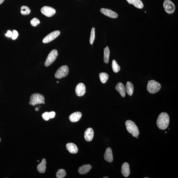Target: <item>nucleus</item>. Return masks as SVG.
<instances>
[{
    "label": "nucleus",
    "instance_id": "40",
    "mask_svg": "<svg viewBox=\"0 0 178 178\" xmlns=\"http://www.w3.org/2000/svg\"><path fill=\"white\" fill-rule=\"evenodd\" d=\"M37 162H39V160H38V161H37Z\"/></svg>",
    "mask_w": 178,
    "mask_h": 178
},
{
    "label": "nucleus",
    "instance_id": "22",
    "mask_svg": "<svg viewBox=\"0 0 178 178\" xmlns=\"http://www.w3.org/2000/svg\"><path fill=\"white\" fill-rule=\"evenodd\" d=\"M99 77L101 82L103 84H105L108 79L109 75L106 73H101L99 74Z\"/></svg>",
    "mask_w": 178,
    "mask_h": 178
},
{
    "label": "nucleus",
    "instance_id": "26",
    "mask_svg": "<svg viewBox=\"0 0 178 178\" xmlns=\"http://www.w3.org/2000/svg\"><path fill=\"white\" fill-rule=\"evenodd\" d=\"M66 173L64 169H59L56 173V177L58 178H63L66 176Z\"/></svg>",
    "mask_w": 178,
    "mask_h": 178
},
{
    "label": "nucleus",
    "instance_id": "25",
    "mask_svg": "<svg viewBox=\"0 0 178 178\" xmlns=\"http://www.w3.org/2000/svg\"><path fill=\"white\" fill-rule=\"evenodd\" d=\"M112 67L114 72L115 73H118L120 70V67L115 60H113L112 61Z\"/></svg>",
    "mask_w": 178,
    "mask_h": 178
},
{
    "label": "nucleus",
    "instance_id": "20",
    "mask_svg": "<svg viewBox=\"0 0 178 178\" xmlns=\"http://www.w3.org/2000/svg\"><path fill=\"white\" fill-rule=\"evenodd\" d=\"M126 92L128 94L132 96L133 94L134 88L133 84L130 82L128 81L127 82L126 86Z\"/></svg>",
    "mask_w": 178,
    "mask_h": 178
},
{
    "label": "nucleus",
    "instance_id": "38",
    "mask_svg": "<svg viewBox=\"0 0 178 178\" xmlns=\"http://www.w3.org/2000/svg\"><path fill=\"white\" fill-rule=\"evenodd\" d=\"M137 137V139H138V138H139V137Z\"/></svg>",
    "mask_w": 178,
    "mask_h": 178
},
{
    "label": "nucleus",
    "instance_id": "17",
    "mask_svg": "<svg viewBox=\"0 0 178 178\" xmlns=\"http://www.w3.org/2000/svg\"><path fill=\"white\" fill-rule=\"evenodd\" d=\"M92 168V166L90 164L84 165L80 167L78 169V171L80 174H86L88 173Z\"/></svg>",
    "mask_w": 178,
    "mask_h": 178
},
{
    "label": "nucleus",
    "instance_id": "24",
    "mask_svg": "<svg viewBox=\"0 0 178 178\" xmlns=\"http://www.w3.org/2000/svg\"><path fill=\"white\" fill-rule=\"evenodd\" d=\"M21 14L23 15H28L31 12L30 9L27 6H23L21 8Z\"/></svg>",
    "mask_w": 178,
    "mask_h": 178
},
{
    "label": "nucleus",
    "instance_id": "8",
    "mask_svg": "<svg viewBox=\"0 0 178 178\" xmlns=\"http://www.w3.org/2000/svg\"><path fill=\"white\" fill-rule=\"evenodd\" d=\"M60 31H56L52 32L44 38L43 40V42L44 43H49L56 39L60 34Z\"/></svg>",
    "mask_w": 178,
    "mask_h": 178
},
{
    "label": "nucleus",
    "instance_id": "2",
    "mask_svg": "<svg viewBox=\"0 0 178 178\" xmlns=\"http://www.w3.org/2000/svg\"><path fill=\"white\" fill-rule=\"evenodd\" d=\"M126 125L127 130L133 137L139 136V129L134 122L131 120H128L126 122Z\"/></svg>",
    "mask_w": 178,
    "mask_h": 178
},
{
    "label": "nucleus",
    "instance_id": "36",
    "mask_svg": "<svg viewBox=\"0 0 178 178\" xmlns=\"http://www.w3.org/2000/svg\"><path fill=\"white\" fill-rule=\"evenodd\" d=\"M103 178H109V177H103Z\"/></svg>",
    "mask_w": 178,
    "mask_h": 178
},
{
    "label": "nucleus",
    "instance_id": "14",
    "mask_svg": "<svg viewBox=\"0 0 178 178\" xmlns=\"http://www.w3.org/2000/svg\"><path fill=\"white\" fill-rule=\"evenodd\" d=\"M121 172L122 175L125 177H128L130 174V167L128 163L125 162L122 164Z\"/></svg>",
    "mask_w": 178,
    "mask_h": 178
},
{
    "label": "nucleus",
    "instance_id": "16",
    "mask_svg": "<svg viewBox=\"0 0 178 178\" xmlns=\"http://www.w3.org/2000/svg\"><path fill=\"white\" fill-rule=\"evenodd\" d=\"M82 114L80 112H75L72 114L69 117V120L72 122H75L78 121L81 118Z\"/></svg>",
    "mask_w": 178,
    "mask_h": 178
},
{
    "label": "nucleus",
    "instance_id": "35",
    "mask_svg": "<svg viewBox=\"0 0 178 178\" xmlns=\"http://www.w3.org/2000/svg\"><path fill=\"white\" fill-rule=\"evenodd\" d=\"M35 110L36 111H39V108L38 107L36 108H35Z\"/></svg>",
    "mask_w": 178,
    "mask_h": 178
},
{
    "label": "nucleus",
    "instance_id": "33",
    "mask_svg": "<svg viewBox=\"0 0 178 178\" xmlns=\"http://www.w3.org/2000/svg\"><path fill=\"white\" fill-rule=\"evenodd\" d=\"M127 1H128V3L130 4H132V3L133 0H126Z\"/></svg>",
    "mask_w": 178,
    "mask_h": 178
},
{
    "label": "nucleus",
    "instance_id": "4",
    "mask_svg": "<svg viewBox=\"0 0 178 178\" xmlns=\"http://www.w3.org/2000/svg\"><path fill=\"white\" fill-rule=\"evenodd\" d=\"M161 85L159 83L155 80H151L148 81L147 85V90L151 94H154L159 91L161 88Z\"/></svg>",
    "mask_w": 178,
    "mask_h": 178
},
{
    "label": "nucleus",
    "instance_id": "28",
    "mask_svg": "<svg viewBox=\"0 0 178 178\" xmlns=\"http://www.w3.org/2000/svg\"><path fill=\"white\" fill-rule=\"evenodd\" d=\"M40 21L37 18H34L31 21V24L33 27L37 26L39 24Z\"/></svg>",
    "mask_w": 178,
    "mask_h": 178
},
{
    "label": "nucleus",
    "instance_id": "1",
    "mask_svg": "<svg viewBox=\"0 0 178 178\" xmlns=\"http://www.w3.org/2000/svg\"><path fill=\"white\" fill-rule=\"evenodd\" d=\"M169 123V118L168 114L163 112L159 116L157 120V125L161 130H165L168 128Z\"/></svg>",
    "mask_w": 178,
    "mask_h": 178
},
{
    "label": "nucleus",
    "instance_id": "21",
    "mask_svg": "<svg viewBox=\"0 0 178 178\" xmlns=\"http://www.w3.org/2000/svg\"><path fill=\"white\" fill-rule=\"evenodd\" d=\"M110 51L108 46L106 47L104 49V62L106 63H108L109 60Z\"/></svg>",
    "mask_w": 178,
    "mask_h": 178
},
{
    "label": "nucleus",
    "instance_id": "34",
    "mask_svg": "<svg viewBox=\"0 0 178 178\" xmlns=\"http://www.w3.org/2000/svg\"><path fill=\"white\" fill-rule=\"evenodd\" d=\"M5 0H0V5L3 3Z\"/></svg>",
    "mask_w": 178,
    "mask_h": 178
},
{
    "label": "nucleus",
    "instance_id": "3",
    "mask_svg": "<svg viewBox=\"0 0 178 178\" xmlns=\"http://www.w3.org/2000/svg\"><path fill=\"white\" fill-rule=\"evenodd\" d=\"M30 101L29 103L30 105L33 106L38 104H44V97L43 95L35 93L32 94L31 97Z\"/></svg>",
    "mask_w": 178,
    "mask_h": 178
},
{
    "label": "nucleus",
    "instance_id": "37",
    "mask_svg": "<svg viewBox=\"0 0 178 178\" xmlns=\"http://www.w3.org/2000/svg\"><path fill=\"white\" fill-rule=\"evenodd\" d=\"M57 83H59V82H58V81H57Z\"/></svg>",
    "mask_w": 178,
    "mask_h": 178
},
{
    "label": "nucleus",
    "instance_id": "11",
    "mask_svg": "<svg viewBox=\"0 0 178 178\" xmlns=\"http://www.w3.org/2000/svg\"><path fill=\"white\" fill-rule=\"evenodd\" d=\"M76 93L79 96H82L85 94L86 88L84 84L82 83L78 84L76 88Z\"/></svg>",
    "mask_w": 178,
    "mask_h": 178
},
{
    "label": "nucleus",
    "instance_id": "9",
    "mask_svg": "<svg viewBox=\"0 0 178 178\" xmlns=\"http://www.w3.org/2000/svg\"><path fill=\"white\" fill-rule=\"evenodd\" d=\"M41 11L44 15L49 17L54 15L56 13L54 8L48 6H44L41 8Z\"/></svg>",
    "mask_w": 178,
    "mask_h": 178
},
{
    "label": "nucleus",
    "instance_id": "29",
    "mask_svg": "<svg viewBox=\"0 0 178 178\" xmlns=\"http://www.w3.org/2000/svg\"><path fill=\"white\" fill-rule=\"evenodd\" d=\"M42 116L44 120L48 121L50 119L49 112H45L42 114Z\"/></svg>",
    "mask_w": 178,
    "mask_h": 178
},
{
    "label": "nucleus",
    "instance_id": "42",
    "mask_svg": "<svg viewBox=\"0 0 178 178\" xmlns=\"http://www.w3.org/2000/svg\"><path fill=\"white\" fill-rule=\"evenodd\" d=\"M167 133V132H165V133Z\"/></svg>",
    "mask_w": 178,
    "mask_h": 178
},
{
    "label": "nucleus",
    "instance_id": "41",
    "mask_svg": "<svg viewBox=\"0 0 178 178\" xmlns=\"http://www.w3.org/2000/svg\"><path fill=\"white\" fill-rule=\"evenodd\" d=\"M1 141V138H0V141Z\"/></svg>",
    "mask_w": 178,
    "mask_h": 178
},
{
    "label": "nucleus",
    "instance_id": "5",
    "mask_svg": "<svg viewBox=\"0 0 178 178\" xmlns=\"http://www.w3.org/2000/svg\"><path fill=\"white\" fill-rule=\"evenodd\" d=\"M69 72V69L67 66H62L57 70L55 74V77L57 79H61L62 78L66 77L68 74Z\"/></svg>",
    "mask_w": 178,
    "mask_h": 178
},
{
    "label": "nucleus",
    "instance_id": "39",
    "mask_svg": "<svg viewBox=\"0 0 178 178\" xmlns=\"http://www.w3.org/2000/svg\"><path fill=\"white\" fill-rule=\"evenodd\" d=\"M144 178H148V177H144Z\"/></svg>",
    "mask_w": 178,
    "mask_h": 178
},
{
    "label": "nucleus",
    "instance_id": "18",
    "mask_svg": "<svg viewBox=\"0 0 178 178\" xmlns=\"http://www.w3.org/2000/svg\"><path fill=\"white\" fill-rule=\"evenodd\" d=\"M66 147L67 149L71 153L75 154L78 152V149L77 146L74 143H68L66 144Z\"/></svg>",
    "mask_w": 178,
    "mask_h": 178
},
{
    "label": "nucleus",
    "instance_id": "27",
    "mask_svg": "<svg viewBox=\"0 0 178 178\" xmlns=\"http://www.w3.org/2000/svg\"><path fill=\"white\" fill-rule=\"evenodd\" d=\"M95 38V29L94 27H93L91 31L90 36V43L92 44L94 43Z\"/></svg>",
    "mask_w": 178,
    "mask_h": 178
},
{
    "label": "nucleus",
    "instance_id": "6",
    "mask_svg": "<svg viewBox=\"0 0 178 178\" xmlns=\"http://www.w3.org/2000/svg\"><path fill=\"white\" fill-rule=\"evenodd\" d=\"M58 51L56 50H53L48 54L47 58L44 63V65L46 67L49 66L53 63L58 55Z\"/></svg>",
    "mask_w": 178,
    "mask_h": 178
},
{
    "label": "nucleus",
    "instance_id": "7",
    "mask_svg": "<svg viewBox=\"0 0 178 178\" xmlns=\"http://www.w3.org/2000/svg\"><path fill=\"white\" fill-rule=\"evenodd\" d=\"M163 7L165 10L169 14H173L175 10V6L170 0H165L163 3Z\"/></svg>",
    "mask_w": 178,
    "mask_h": 178
},
{
    "label": "nucleus",
    "instance_id": "32",
    "mask_svg": "<svg viewBox=\"0 0 178 178\" xmlns=\"http://www.w3.org/2000/svg\"><path fill=\"white\" fill-rule=\"evenodd\" d=\"M5 35L6 37H12L13 35V33H12L11 31L8 30L7 31V33L5 34Z\"/></svg>",
    "mask_w": 178,
    "mask_h": 178
},
{
    "label": "nucleus",
    "instance_id": "12",
    "mask_svg": "<svg viewBox=\"0 0 178 178\" xmlns=\"http://www.w3.org/2000/svg\"><path fill=\"white\" fill-rule=\"evenodd\" d=\"M94 133L93 129L89 128L86 129L84 134V137L86 140L88 141H92L94 137Z\"/></svg>",
    "mask_w": 178,
    "mask_h": 178
},
{
    "label": "nucleus",
    "instance_id": "31",
    "mask_svg": "<svg viewBox=\"0 0 178 178\" xmlns=\"http://www.w3.org/2000/svg\"><path fill=\"white\" fill-rule=\"evenodd\" d=\"M49 114L50 119L53 118L55 117V116H56V113L54 111L49 112Z\"/></svg>",
    "mask_w": 178,
    "mask_h": 178
},
{
    "label": "nucleus",
    "instance_id": "13",
    "mask_svg": "<svg viewBox=\"0 0 178 178\" xmlns=\"http://www.w3.org/2000/svg\"><path fill=\"white\" fill-rule=\"evenodd\" d=\"M104 157L105 160L111 163L113 162V152L111 148L108 147L106 149Z\"/></svg>",
    "mask_w": 178,
    "mask_h": 178
},
{
    "label": "nucleus",
    "instance_id": "19",
    "mask_svg": "<svg viewBox=\"0 0 178 178\" xmlns=\"http://www.w3.org/2000/svg\"><path fill=\"white\" fill-rule=\"evenodd\" d=\"M46 161L45 159H42L41 163H40L37 166V169L40 173H44L45 172L46 168Z\"/></svg>",
    "mask_w": 178,
    "mask_h": 178
},
{
    "label": "nucleus",
    "instance_id": "10",
    "mask_svg": "<svg viewBox=\"0 0 178 178\" xmlns=\"http://www.w3.org/2000/svg\"><path fill=\"white\" fill-rule=\"evenodd\" d=\"M100 11L105 15L112 18H117L118 15L117 13L111 10L106 9V8H101Z\"/></svg>",
    "mask_w": 178,
    "mask_h": 178
},
{
    "label": "nucleus",
    "instance_id": "23",
    "mask_svg": "<svg viewBox=\"0 0 178 178\" xmlns=\"http://www.w3.org/2000/svg\"><path fill=\"white\" fill-rule=\"evenodd\" d=\"M132 4L139 9H142L143 7V4L141 0H133Z\"/></svg>",
    "mask_w": 178,
    "mask_h": 178
},
{
    "label": "nucleus",
    "instance_id": "30",
    "mask_svg": "<svg viewBox=\"0 0 178 178\" xmlns=\"http://www.w3.org/2000/svg\"><path fill=\"white\" fill-rule=\"evenodd\" d=\"M19 35L18 32L15 30H13V35L12 37V39L13 40L16 39L18 37Z\"/></svg>",
    "mask_w": 178,
    "mask_h": 178
},
{
    "label": "nucleus",
    "instance_id": "15",
    "mask_svg": "<svg viewBox=\"0 0 178 178\" xmlns=\"http://www.w3.org/2000/svg\"><path fill=\"white\" fill-rule=\"evenodd\" d=\"M116 90L120 93V94L122 97L126 96V88L122 82H119L116 87Z\"/></svg>",
    "mask_w": 178,
    "mask_h": 178
}]
</instances>
